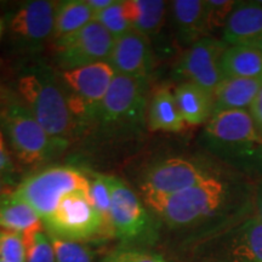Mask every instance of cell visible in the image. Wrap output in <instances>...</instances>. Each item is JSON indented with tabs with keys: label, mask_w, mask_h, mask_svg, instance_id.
Listing matches in <instances>:
<instances>
[{
	"label": "cell",
	"mask_w": 262,
	"mask_h": 262,
	"mask_svg": "<svg viewBox=\"0 0 262 262\" xmlns=\"http://www.w3.org/2000/svg\"><path fill=\"white\" fill-rule=\"evenodd\" d=\"M214 155L247 173H262V137L249 110L214 114L203 133Z\"/></svg>",
	"instance_id": "1"
},
{
	"label": "cell",
	"mask_w": 262,
	"mask_h": 262,
	"mask_svg": "<svg viewBox=\"0 0 262 262\" xmlns=\"http://www.w3.org/2000/svg\"><path fill=\"white\" fill-rule=\"evenodd\" d=\"M94 21L98 22L104 29H107V32L116 40L125 35L126 33L133 31L129 19L126 17L124 2H120V0H116L113 5H111L100 15H97L94 18Z\"/></svg>",
	"instance_id": "26"
},
{
	"label": "cell",
	"mask_w": 262,
	"mask_h": 262,
	"mask_svg": "<svg viewBox=\"0 0 262 262\" xmlns=\"http://www.w3.org/2000/svg\"><path fill=\"white\" fill-rule=\"evenodd\" d=\"M255 47H256V48H258V49H262V39H261V40H260V41H258V42H257V44H256V45H255Z\"/></svg>",
	"instance_id": "39"
},
{
	"label": "cell",
	"mask_w": 262,
	"mask_h": 262,
	"mask_svg": "<svg viewBox=\"0 0 262 262\" xmlns=\"http://www.w3.org/2000/svg\"><path fill=\"white\" fill-rule=\"evenodd\" d=\"M126 17L131 28L150 39L162 29L166 15V3L162 0H125Z\"/></svg>",
	"instance_id": "21"
},
{
	"label": "cell",
	"mask_w": 262,
	"mask_h": 262,
	"mask_svg": "<svg viewBox=\"0 0 262 262\" xmlns=\"http://www.w3.org/2000/svg\"><path fill=\"white\" fill-rule=\"evenodd\" d=\"M110 63L118 74L147 81L153 68L150 40L140 33L130 31L116 40Z\"/></svg>",
	"instance_id": "14"
},
{
	"label": "cell",
	"mask_w": 262,
	"mask_h": 262,
	"mask_svg": "<svg viewBox=\"0 0 262 262\" xmlns=\"http://www.w3.org/2000/svg\"><path fill=\"white\" fill-rule=\"evenodd\" d=\"M18 93L33 117L45 131L64 145L73 126L70 98L64 95L54 72L47 66L28 68L18 79Z\"/></svg>",
	"instance_id": "2"
},
{
	"label": "cell",
	"mask_w": 262,
	"mask_h": 262,
	"mask_svg": "<svg viewBox=\"0 0 262 262\" xmlns=\"http://www.w3.org/2000/svg\"><path fill=\"white\" fill-rule=\"evenodd\" d=\"M256 205H257V211H258V219L262 221V180L258 183L257 192H256Z\"/></svg>",
	"instance_id": "36"
},
{
	"label": "cell",
	"mask_w": 262,
	"mask_h": 262,
	"mask_svg": "<svg viewBox=\"0 0 262 262\" xmlns=\"http://www.w3.org/2000/svg\"><path fill=\"white\" fill-rule=\"evenodd\" d=\"M228 183L211 173L196 185L175 194L146 203L171 227H186L217 214L227 204Z\"/></svg>",
	"instance_id": "3"
},
{
	"label": "cell",
	"mask_w": 262,
	"mask_h": 262,
	"mask_svg": "<svg viewBox=\"0 0 262 262\" xmlns=\"http://www.w3.org/2000/svg\"><path fill=\"white\" fill-rule=\"evenodd\" d=\"M24 241L26 262H56L50 238L42 228L24 235Z\"/></svg>",
	"instance_id": "27"
},
{
	"label": "cell",
	"mask_w": 262,
	"mask_h": 262,
	"mask_svg": "<svg viewBox=\"0 0 262 262\" xmlns=\"http://www.w3.org/2000/svg\"><path fill=\"white\" fill-rule=\"evenodd\" d=\"M249 113H250L251 118H253L254 124L256 126L258 134L262 137V89L257 94L254 102L251 103L250 108H249Z\"/></svg>",
	"instance_id": "32"
},
{
	"label": "cell",
	"mask_w": 262,
	"mask_h": 262,
	"mask_svg": "<svg viewBox=\"0 0 262 262\" xmlns=\"http://www.w3.org/2000/svg\"><path fill=\"white\" fill-rule=\"evenodd\" d=\"M211 172L192 160L169 158L155 164L143 179L145 201L164 198L187 189L210 176Z\"/></svg>",
	"instance_id": "9"
},
{
	"label": "cell",
	"mask_w": 262,
	"mask_h": 262,
	"mask_svg": "<svg viewBox=\"0 0 262 262\" xmlns=\"http://www.w3.org/2000/svg\"><path fill=\"white\" fill-rule=\"evenodd\" d=\"M3 33H4V21L0 18V39L3 37Z\"/></svg>",
	"instance_id": "38"
},
{
	"label": "cell",
	"mask_w": 262,
	"mask_h": 262,
	"mask_svg": "<svg viewBox=\"0 0 262 262\" xmlns=\"http://www.w3.org/2000/svg\"><path fill=\"white\" fill-rule=\"evenodd\" d=\"M222 34L228 47H255L262 39V3H237Z\"/></svg>",
	"instance_id": "15"
},
{
	"label": "cell",
	"mask_w": 262,
	"mask_h": 262,
	"mask_svg": "<svg viewBox=\"0 0 262 262\" xmlns=\"http://www.w3.org/2000/svg\"><path fill=\"white\" fill-rule=\"evenodd\" d=\"M42 226L40 216L14 192L0 196V232L18 233L24 237L41 229Z\"/></svg>",
	"instance_id": "19"
},
{
	"label": "cell",
	"mask_w": 262,
	"mask_h": 262,
	"mask_svg": "<svg viewBox=\"0 0 262 262\" xmlns=\"http://www.w3.org/2000/svg\"><path fill=\"white\" fill-rule=\"evenodd\" d=\"M15 172V166L12 163V158L6 147L4 133H3L2 126H0V175L4 176L8 180L12 181V175Z\"/></svg>",
	"instance_id": "31"
},
{
	"label": "cell",
	"mask_w": 262,
	"mask_h": 262,
	"mask_svg": "<svg viewBox=\"0 0 262 262\" xmlns=\"http://www.w3.org/2000/svg\"><path fill=\"white\" fill-rule=\"evenodd\" d=\"M0 262H3V261H0Z\"/></svg>",
	"instance_id": "40"
},
{
	"label": "cell",
	"mask_w": 262,
	"mask_h": 262,
	"mask_svg": "<svg viewBox=\"0 0 262 262\" xmlns=\"http://www.w3.org/2000/svg\"><path fill=\"white\" fill-rule=\"evenodd\" d=\"M116 39L96 21L55 41V56L63 71L110 62Z\"/></svg>",
	"instance_id": "7"
},
{
	"label": "cell",
	"mask_w": 262,
	"mask_h": 262,
	"mask_svg": "<svg viewBox=\"0 0 262 262\" xmlns=\"http://www.w3.org/2000/svg\"><path fill=\"white\" fill-rule=\"evenodd\" d=\"M0 261L26 262V244L21 234L0 232Z\"/></svg>",
	"instance_id": "29"
},
{
	"label": "cell",
	"mask_w": 262,
	"mask_h": 262,
	"mask_svg": "<svg viewBox=\"0 0 262 262\" xmlns=\"http://www.w3.org/2000/svg\"><path fill=\"white\" fill-rule=\"evenodd\" d=\"M14 191H15L14 182H11L10 180L0 175V196L8 194V193H11Z\"/></svg>",
	"instance_id": "35"
},
{
	"label": "cell",
	"mask_w": 262,
	"mask_h": 262,
	"mask_svg": "<svg viewBox=\"0 0 262 262\" xmlns=\"http://www.w3.org/2000/svg\"><path fill=\"white\" fill-rule=\"evenodd\" d=\"M90 191H75L60 202L50 217L42 221L48 234L79 242L103 235V222L90 201Z\"/></svg>",
	"instance_id": "6"
},
{
	"label": "cell",
	"mask_w": 262,
	"mask_h": 262,
	"mask_svg": "<svg viewBox=\"0 0 262 262\" xmlns=\"http://www.w3.org/2000/svg\"><path fill=\"white\" fill-rule=\"evenodd\" d=\"M0 126L16 158L25 165H37L63 146L49 135L24 103L10 102L3 107Z\"/></svg>",
	"instance_id": "5"
},
{
	"label": "cell",
	"mask_w": 262,
	"mask_h": 262,
	"mask_svg": "<svg viewBox=\"0 0 262 262\" xmlns=\"http://www.w3.org/2000/svg\"><path fill=\"white\" fill-rule=\"evenodd\" d=\"M107 262H126V261L123 258L122 254H119V255H114V256L110 257V260Z\"/></svg>",
	"instance_id": "37"
},
{
	"label": "cell",
	"mask_w": 262,
	"mask_h": 262,
	"mask_svg": "<svg viewBox=\"0 0 262 262\" xmlns=\"http://www.w3.org/2000/svg\"><path fill=\"white\" fill-rule=\"evenodd\" d=\"M57 4L49 0H33L19 6L9 22L12 38L31 49L52 39Z\"/></svg>",
	"instance_id": "12"
},
{
	"label": "cell",
	"mask_w": 262,
	"mask_h": 262,
	"mask_svg": "<svg viewBox=\"0 0 262 262\" xmlns=\"http://www.w3.org/2000/svg\"><path fill=\"white\" fill-rule=\"evenodd\" d=\"M176 104L183 122L196 126L206 124L214 112V95L198 85L181 83L173 91Z\"/></svg>",
	"instance_id": "18"
},
{
	"label": "cell",
	"mask_w": 262,
	"mask_h": 262,
	"mask_svg": "<svg viewBox=\"0 0 262 262\" xmlns=\"http://www.w3.org/2000/svg\"><path fill=\"white\" fill-rule=\"evenodd\" d=\"M261 50H262V49H261Z\"/></svg>",
	"instance_id": "41"
},
{
	"label": "cell",
	"mask_w": 262,
	"mask_h": 262,
	"mask_svg": "<svg viewBox=\"0 0 262 262\" xmlns=\"http://www.w3.org/2000/svg\"><path fill=\"white\" fill-rule=\"evenodd\" d=\"M237 5L235 2L229 0H208L206 2V11H208L209 31L225 28L229 16Z\"/></svg>",
	"instance_id": "30"
},
{
	"label": "cell",
	"mask_w": 262,
	"mask_h": 262,
	"mask_svg": "<svg viewBox=\"0 0 262 262\" xmlns=\"http://www.w3.org/2000/svg\"><path fill=\"white\" fill-rule=\"evenodd\" d=\"M262 89V78H224L214 93V112L250 108Z\"/></svg>",
	"instance_id": "17"
},
{
	"label": "cell",
	"mask_w": 262,
	"mask_h": 262,
	"mask_svg": "<svg viewBox=\"0 0 262 262\" xmlns=\"http://www.w3.org/2000/svg\"><path fill=\"white\" fill-rule=\"evenodd\" d=\"M75 191H90L89 178L72 166H54L25 179L16 186L14 193L45 221L54 214L62 199Z\"/></svg>",
	"instance_id": "4"
},
{
	"label": "cell",
	"mask_w": 262,
	"mask_h": 262,
	"mask_svg": "<svg viewBox=\"0 0 262 262\" xmlns=\"http://www.w3.org/2000/svg\"><path fill=\"white\" fill-rule=\"evenodd\" d=\"M90 201L103 222L104 234L113 235L111 222V176L95 173L90 181Z\"/></svg>",
	"instance_id": "25"
},
{
	"label": "cell",
	"mask_w": 262,
	"mask_h": 262,
	"mask_svg": "<svg viewBox=\"0 0 262 262\" xmlns=\"http://www.w3.org/2000/svg\"><path fill=\"white\" fill-rule=\"evenodd\" d=\"M116 74L110 62L62 71L61 79L74 94L75 103L70 104L72 112H97Z\"/></svg>",
	"instance_id": "11"
},
{
	"label": "cell",
	"mask_w": 262,
	"mask_h": 262,
	"mask_svg": "<svg viewBox=\"0 0 262 262\" xmlns=\"http://www.w3.org/2000/svg\"><path fill=\"white\" fill-rule=\"evenodd\" d=\"M175 96L169 88H160L153 95L148 108V126L152 131L179 133L185 129Z\"/></svg>",
	"instance_id": "23"
},
{
	"label": "cell",
	"mask_w": 262,
	"mask_h": 262,
	"mask_svg": "<svg viewBox=\"0 0 262 262\" xmlns=\"http://www.w3.org/2000/svg\"><path fill=\"white\" fill-rule=\"evenodd\" d=\"M221 67L225 78H262V50L251 45L228 47Z\"/></svg>",
	"instance_id": "22"
},
{
	"label": "cell",
	"mask_w": 262,
	"mask_h": 262,
	"mask_svg": "<svg viewBox=\"0 0 262 262\" xmlns=\"http://www.w3.org/2000/svg\"><path fill=\"white\" fill-rule=\"evenodd\" d=\"M49 238L54 248L56 262H93L94 255L91 250L79 242L67 241L52 235H49Z\"/></svg>",
	"instance_id": "28"
},
{
	"label": "cell",
	"mask_w": 262,
	"mask_h": 262,
	"mask_svg": "<svg viewBox=\"0 0 262 262\" xmlns=\"http://www.w3.org/2000/svg\"><path fill=\"white\" fill-rule=\"evenodd\" d=\"M226 262H262V221L258 216L239 226L229 238Z\"/></svg>",
	"instance_id": "20"
},
{
	"label": "cell",
	"mask_w": 262,
	"mask_h": 262,
	"mask_svg": "<svg viewBox=\"0 0 262 262\" xmlns=\"http://www.w3.org/2000/svg\"><path fill=\"white\" fill-rule=\"evenodd\" d=\"M114 2H116V0H86L88 5H89L90 10L93 11L94 18L96 17L97 15H100L101 12L104 11V10L110 8L111 5H113Z\"/></svg>",
	"instance_id": "34"
},
{
	"label": "cell",
	"mask_w": 262,
	"mask_h": 262,
	"mask_svg": "<svg viewBox=\"0 0 262 262\" xmlns=\"http://www.w3.org/2000/svg\"><path fill=\"white\" fill-rule=\"evenodd\" d=\"M146 81L116 74L97 112L103 122L124 125L141 122L146 107Z\"/></svg>",
	"instance_id": "10"
},
{
	"label": "cell",
	"mask_w": 262,
	"mask_h": 262,
	"mask_svg": "<svg viewBox=\"0 0 262 262\" xmlns=\"http://www.w3.org/2000/svg\"><path fill=\"white\" fill-rule=\"evenodd\" d=\"M122 256L126 262H166L158 255L140 253V251H129L123 253Z\"/></svg>",
	"instance_id": "33"
},
{
	"label": "cell",
	"mask_w": 262,
	"mask_h": 262,
	"mask_svg": "<svg viewBox=\"0 0 262 262\" xmlns=\"http://www.w3.org/2000/svg\"><path fill=\"white\" fill-rule=\"evenodd\" d=\"M228 45L225 41L206 37L188 47L176 66V73L214 95L224 80L221 58Z\"/></svg>",
	"instance_id": "8"
},
{
	"label": "cell",
	"mask_w": 262,
	"mask_h": 262,
	"mask_svg": "<svg viewBox=\"0 0 262 262\" xmlns=\"http://www.w3.org/2000/svg\"><path fill=\"white\" fill-rule=\"evenodd\" d=\"M172 21L180 41L191 45L208 37L206 2L202 0H176L171 3Z\"/></svg>",
	"instance_id": "16"
},
{
	"label": "cell",
	"mask_w": 262,
	"mask_h": 262,
	"mask_svg": "<svg viewBox=\"0 0 262 262\" xmlns=\"http://www.w3.org/2000/svg\"><path fill=\"white\" fill-rule=\"evenodd\" d=\"M111 222L114 237L133 241L148 228L149 216L136 193L111 176Z\"/></svg>",
	"instance_id": "13"
},
{
	"label": "cell",
	"mask_w": 262,
	"mask_h": 262,
	"mask_svg": "<svg viewBox=\"0 0 262 262\" xmlns=\"http://www.w3.org/2000/svg\"><path fill=\"white\" fill-rule=\"evenodd\" d=\"M94 21V15L86 0H67L57 4L52 40L73 34Z\"/></svg>",
	"instance_id": "24"
}]
</instances>
